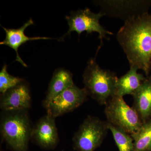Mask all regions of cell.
I'll return each instance as SVG.
<instances>
[{
    "mask_svg": "<svg viewBox=\"0 0 151 151\" xmlns=\"http://www.w3.org/2000/svg\"><path fill=\"white\" fill-rule=\"evenodd\" d=\"M116 39L130 67L142 70L148 76L151 65V14L147 12L127 20Z\"/></svg>",
    "mask_w": 151,
    "mask_h": 151,
    "instance_id": "obj_1",
    "label": "cell"
},
{
    "mask_svg": "<svg viewBox=\"0 0 151 151\" xmlns=\"http://www.w3.org/2000/svg\"><path fill=\"white\" fill-rule=\"evenodd\" d=\"M33 126L28 110L3 111L0 122L1 134L12 151H28Z\"/></svg>",
    "mask_w": 151,
    "mask_h": 151,
    "instance_id": "obj_2",
    "label": "cell"
},
{
    "mask_svg": "<svg viewBox=\"0 0 151 151\" xmlns=\"http://www.w3.org/2000/svg\"><path fill=\"white\" fill-rule=\"evenodd\" d=\"M83 78L88 95L100 105H106L117 94L116 73L101 68L94 59L87 63Z\"/></svg>",
    "mask_w": 151,
    "mask_h": 151,
    "instance_id": "obj_3",
    "label": "cell"
},
{
    "mask_svg": "<svg viewBox=\"0 0 151 151\" xmlns=\"http://www.w3.org/2000/svg\"><path fill=\"white\" fill-rule=\"evenodd\" d=\"M108 130V121L88 116L73 136V149L76 151H95L102 145Z\"/></svg>",
    "mask_w": 151,
    "mask_h": 151,
    "instance_id": "obj_4",
    "label": "cell"
},
{
    "mask_svg": "<svg viewBox=\"0 0 151 151\" xmlns=\"http://www.w3.org/2000/svg\"><path fill=\"white\" fill-rule=\"evenodd\" d=\"M105 106L107 121L130 135L137 132L143 124L137 113L127 105L123 97L116 94Z\"/></svg>",
    "mask_w": 151,
    "mask_h": 151,
    "instance_id": "obj_5",
    "label": "cell"
},
{
    "mask_svg": "<svg viewBox=\"0 0 151 151\" xmlns=\"http://www.w3.org/2000/svg\"><path fill=\"white\" fill-rule=\"evenodd\" d=\"M104 16L101 12L94 13L89 8L71 12L69 16L65 17L69 29L60 40H62L65 36L73 32H77L79 36L81 33L86 32L87 35L98 33L99 39L103 42V40L106 38L107 35H113V33L107 30L100 24V19Z\"/></svg>",
    "mask_w": 151,
    "mask_h": 151,
    "instance_id": "obj_6",
    "label": "cell"
},
{
    "mask_svg": "<svg viewBox=\"0 0 151 151\" xmlns=\"http://www.w3.org/2000/svg\"><path fill=\"white\" fill-rule=\"evenodd\" d=\"M88 95L84 88L75 84L65 89L45 107L47 114L54 118L72 112L86 102Z\"/></svg>",
    "mask_w": 151,
    "mask_h": 151,
    "instance_id": "obj_7",
    "label": "cell"
},
{
    "mask_svg": "<svg viewBox=\"0 0 151 151\" xmlns=\"http://www.w3.org/2000/svg\"><path fill=\"white\" fill-rule=\"evenodd\" d=\"M101 8L104 15L124 20L147 12L151 1H97L94 2Z\"/></svg>",
    "mask_w": 151,
    "mask_h": 151,
    "instance_id": "obj_8",
    "label": "cell"
},
{
    "mask_svg": "<svg viewBox=\"0 0 151 151\" xmlns=\"http://www.w3.org/2000/svg\"><path fill=\"white\" fill-rule=\"evenodd\" d=\"M31 140L42 148H55L59 142L55 118L47 114L41 118L33 126Z\"/></svg>",
    "mask_w": 151,
    "mask_h": 151,
    "instance_id": "obj_9",
    "label": "cell"
},
{
    "mask_svg": "<svg viewBox=\"0 0 151 151\" xmlns=\"http://www.w3.org/2000/svg\"><path fill=\"white\" fill-rule=\"evenodd\" d=\"M31 104L29 87L25 81L1 95L0 108L3 111L29 110Z\"/></svg>",
    "mask_w": 151,
    "mask_h": 151,
    "instance_id": "obj_10",
    "label": "cell"
},
{
    "mask_svg": "<svg viewBox=\"0 0 151 151\" xmlns=\"http://www.w3.org/2000/svg\"><path fill=\"white\" fill-rule=\"evenodd\" d=\"M33 24V21L30 19L19 28L7 29L2 27L5 32L6 37L4 40L0 42V44L7 45L14 49L16 52V61H18L24 67H27V65L23 61L19 55L18 50L19 47L26 43L28 41L52 39L51 38L47 37H32L27 36L24 34L25 30L29 26Z\"/></svg>",
    "mask_w": 151,
    "mask_h": 151,
    "instance_id": "obj_11",
    "label": "cell"
},
{
    "mask_svg": "<svg viewBox=\"0 0 151 151\" xmlns=\"http://www.w3.org/2000/svg\"><path fill=\"white\" fill-rule=\"evenodd\" d=\"M132 108L137 113L142 123L151 119V75L145 80L134 95Z\"/></svg>",
    "mask_w": 151,
    "mask_h": 151,
    "instance_id": "obj_12",
    "label": "cell"
},
{
    "mask_svg": "<svg viewBox=\"0 0 151 151\" xmlns=\"http://www.w3.org/2000/svg\"><path fill=\"white\" fill-rule=\"evenodd\" d=\"M74 84L73 75L70 71L63 68L55 70L49 84L43 106L46 107L58 95Z\"/></svg>",
    "mask_w": 151,
    "mask_h": 151,
    "instance_id": "obj_13",
    "label": "cell"
},
{
    "mask_svg": "<svg viewBox=\"0 0 151 151\" xmlns=\"http://www.w3.org/2000/svg\"><path fill=\"white\" fill-rule=\"evenodd\" d=\"M136 67H130L126 74L118 78L116 84V94L123 97L127 94L133 95L140 87L145 77L142 73H138Z\"/></svg>",
    "mask_w": 151,
    "mask_h": 151,
    "instance_id": "obj_14",
    "label": "cell"
},
{
    "mask_svg": "<svg viewBox=\"0 0 151 151\" xmlns=\"http://www.w3.org/2000/svg\"><path fill=\"white\" fill-rule=\"evenodd\" d=\"M131 136L134 140V151H151V119Z\"/></svg>",
    "mask_w": 151,
    "mask_h": 151,
    "instance_id": "obj_15",
    "label": "cell"
},
{
    "mask_svg": "<svg viewBox=\"0 0 151 151\" xmlns=\"http://www.w3.org/2000/svg\"><path fill=\"white\" fill-rule=\"evenodd\" d=\"M108 128L113 134L119 151H134V140L131 135L108 122Z\"/></svg>",
    "mask_w": 151,
    "mask_h": 151,
    "instance_id": "obj_16",
    "label": "cell"
},
{
    "mask_svg": "<svg viewBox=\"0 0 151 151\" xmlns=\"http://www.w3.org/2000/svg\"><path fill=\"white\" fill-rule=\"evenodd\" d=\"M7 68V65L5 64L0 72V92L1 94H4L9 89L25 81L23 78L15 77L9 74Z\"/></svg>",
    "mask_w": 151,
    "mask_h": 151,
    "instance_id": "obj_17",
    "label": "cell"
},
{
    "mask_svg": "<svg viewBox=\"0 0 151 151\" xmlns=\"http://www.w3.org/2000/svg\"><path fill=\"white\" fill-rule=\"evenodd\" d=\"M1 151H4V150H1Z\"/></svg>",
    "mask_w": 151,
    "mask_h": 151,
    "instance_id": "obj_18",
    "label": "cell"
},
{
    "mask_svg": "<svg viewBox=\"0 0 151 151\" xmlns=\"http://www.w3.org/2000/svg\"><path fill=\"white\" fill-rule=\"evenodd\" d=\"M151 70V67H150V70Z\"/></svg>",
    "mask_w": 151,
    "mask_h": 151,
    "instance_id": "obj_19",
    "label": "cell"
}]
</instances>
